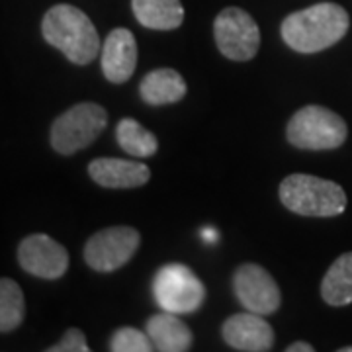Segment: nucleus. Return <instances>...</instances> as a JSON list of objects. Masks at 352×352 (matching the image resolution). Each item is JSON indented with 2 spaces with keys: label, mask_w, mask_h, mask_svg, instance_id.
<instances>
[{
  "label": "nucleus",
  "mask_w": 352,
  "mask_h": 352,
  "mask_svg": "<svg viewBox=\"0 0 352 352\" xmlns=\"http://www.w3.org/2000/svg\"><path fill=\"white\" fill-rule=\"evenodd\" d=\"M351 18L335 2H321L289 14L282 22V39L300 53H317L335 45L349 32Z\"/></svg>",
  "instance_id": "nucleus-1"
},
{
  "label": "nucleus",
  "mask_w": 352,
  "mask_h": 352,
  "mask_svg": "<svg viewBox=\"0 0 352 352\" xmlns=\"http://www.w3.org/2000/svg\"><path fill=\"white\" fill-rule=\"evenodd\" d=\"M43 39L75 65H88L100 53V38L87 14L71 4L50 8L41 22Z\"/></svg>",
  "instance_id": "nucleus-2"
},
{
  "label": "nucleus",
  "mask_w": 352,
  "mask_h": 352,
  "mask_svg": "<svg viewBox=\"0 0 352 352\" xmlns=\"http://www.w3.org/2000/svg\"><path fill=\"white\" fill-rule=\"evenodd\" d=\"M278 192L284 208L305 217H335L346 210L344 190L319 176L289 175L282 180Z\"/></svg>",
  "instance_id": "nucleus-3"
},
{
  "label": "nucleus",
  "mask_w": 352,
  "mask_h": 352,
  "mask_svg": "<svg viewBox=\"0 0 352 352\" xmlns=\"http://www.w3.org/2000/svg\"><path fill=\"white\" fill-rule=\"evenodd\" d=\"M349 135V127L339 113L323 106H303L292 116L286 127L288 141L305 151H329L340 147Z\"/></svg>",
  "instance_id": "nucleus-4"
},
{
  "label": "nucleus",
  "mask_w": 352,
  "mask_h": 352,
  "mask_svg": "<svg viewBox=\"0 0 352 352\" xmlns=\"http://www.w3.org/2000/svg\"><path fill=\"white\" fill-rule=\"evenodd\" d=\"M108 126V112L100 104L80 102L63 112L51 126V147L61 155H75L88 147Z\"/></svg>",
  "instance_id": "nucleus-5"
},
{
  "label": "nucleus",
  "mask_w": 352,
  "mask_h": 352,
  "mask_svg": "<svg viewBox=\"0 0 352 352\" xmlns=\"http://www.w3.org/2000/svg\"><path fill=\"white\" fill-rule=\"evenodd\" d=\"M153 294L163 311L170 314H194L206 300V288L201 280L184 264H164L155 274Z\"/></svg>",
  "instance_id": "nucleus-6"
},
{
  "label": "nucleus",
  "mask_w": 352,
  "mask_h": 352,
  "mask_svg": "<svg viewBox=\"0 0 352 352\" xmlns=\"http://www.w3.org/2000/svg\"><path fill=\"white\" fill-rule=\"evenodd\" d=\"M214 38L217 50L231 61H251L261 47V30L249 12L229 6L215 16Z\"/></svg>",
  "instance_id": "nucleus-7"
},
{
  "label": "nucleus",
  "mask_w": 352,
  "mask_h": 352,
  "mask_svg": "<svg viewBox=\"0 0 352 352\" xmlns=\"http://www.w3.org/2000/svg\"><path fill=\"white\" fill-rule=\"evenodd\" d=\"M141 245L133 227H108L94 233L85 245V261L96 272H113L131 261Z\"/></svg>",
  "instance_id": "nucleus-8"
},
{
  "label": "nucleus",
  "mask_w": 352,
  "mask_h": 352,
  "mask_svg": "<svg viewBox=\"0 0 352 352\" xmlns=\"http://www.w3.org/2000/svg\"><path fill=\"white\" fill-rule=\"evenodd\" d=\"M233 292L241 305L252 314H276L282 303L276 280L258 264H241L233 274Z\"/></svg>",
  "instance_id": "nucleus-9"
},
{
  "label": "nucleus",
  "mask_w": 352,
  "mask_h": 352,
  "mask_svg": "<svg viewBox=\"0 0 352 352\" xmlns=\"http://www.w3.org/2000/svg\"><path fill=\"white\" fill-rule=\"evenodd\" d=\"M18 261L28 274L57 280L69 270V252L45 233L28 235L18 247Z\"/></svg>",
  "instance_id": "nucleus-10"
},
{
  "label": "nucleus",
  "mask_w": 352,
  "mask_h": 352,
  "mask_svg": "<svg viewBox=\"0 0 352 352\" xmlns=\"http://www.w3.org/2000/svg\"><path fill=\"white\" fill-rule=\"evenodd\" d=\"M223 340L231 349L243 352H266L274 346V329L268 325L264 315H231L221 327Z\"/></svg>",
  "instance_id": "nucleus-11"
},
{
  "label": "nucleus",
  "mask_w": 352,
  "mask_h": 352,
  "mask_svg": "<svg viewBox=\"0 0 352 352\" xmlns=\"http://www.w3.org/2000/svg\"><path fill=\"white\" fill-rule=\"evenodd\" d=\"M138 67V41L126 28H116L102 45V73L113 82L122 85L131 78Z\"/></svg>",
  "instance_id": "nucleus-12"
},
{
  "label": "nucleus",
  "mask_w": 352,
  "mask_h": 352,
  "mask_svg": "<svg viewBox=\"0 0 352 352\" xmlns=\"http://www.w3.org/2000/svg\"><path fill=\"white\" fill-rule=\"evenodd\" d=\"M88 175L104 188H139L149 182L151 168L138 161L102 157L88 164Z\"/></svg>",
  "instance_id": "nucleus-13"
},
{
  "label": "nucleus",
  "mask_w": 352,
  "mask_h": 352,
  "mask_svg": "<svg viewBox=\"0 0 352 352\" xmlns=\"http://www.w3.org/2000/svg\"><path fill=\"white\" fill-rule=\"evenodd\" d=\"M145 331L151 339L155 351L186 352L192 349V331L176 314L164 311L147 319Z\"/></svg>",
  "instance_id": "nucleus-14"
},
{
  "label": "nucleus",
  "mask_w": 352,
  "mask_h": 352,
  "mask_svg": "<svg viewBox=\"0 0 352 352\" xmlns=\"http://www.w3.org/2000/svg\"><path fill=\"white\" fill-rule=\"evenodd\" d=\"M186 80L175 69H155L143 76L139 92L149 106L176 104L186 96Z\"/></svg>",
  "instance_id": "nucleus-15"
},
{
  "label": "nucleus",
  "mask_w": 352,
  "mask_h": 352,
  "mask_svg": "<svg viewBox=\"0 0 352 352\" xmlns=\"http://www.w3.org/2000/svg\"><path fill=\"white\" fill-rule=\"evenodd\" d=\"M131 8L139 24L149 30H176L184 22L180 0H131Z\"/></svg>",
  "instance_id": "nucleus-16"
},
{
  "label": "nucleus",
  "mask_w": 352,
  "mask_h": 352,
  "mask_svg": "<svg viewBox=\"0 0 352 352\" xmlns=\"http://www.w3.org/2000/svg\"><path fill=\"white\" fill-rule=\"evenodd\" d=\"M321 298L333 307L352 303V252L340 254L329 266L327 274L321 282Z\"/></svg>",
  "instance_id": "nucleus-17"
},
{
  "label": "nucleus",
  "mask_w": 352,
  "mask_h": 352,
  "mask_svg": "<svg viewBox=\"0 0 352 352\" xmlns=\"http://www.w3.org/2000/svg\"><path fill=\"white\" fill-rule=\"evenodd\" d=\"M116 139L120 147L131 157H153L159 149L157 138L133 118L120 120L116 126Z\"/></svg>",
  "instance_id": "nucleus-18"
},
{
  "label": "nucleus",
  "mask_w": 352,
  "mask_h": 352,
  "mask_svg": "<svg viewBox=\"0 0 352 352\" xmlns=\"http://www.w3.org/2000/svg\"><path fill=\"white\" fill-rule=\"evenodd\" d=\"M25 302L22 288L10 280L0 278V333H10L22 325Z\"/></svg>",
  "instance_id": "nucleus-19"
},
{
  "label": "nucleus",
  "mask_w": 352,
  "mask_h": 352,
  "mask_svg": "<svg viewBox=\"0 0 352 352\" xmlns=\"http://www.w3.org/2000/svg\"><path fill=\"white\" fill-rule=\"evenodd\" d=\"M110 351L113 352H151L155 351L147 331L135 327L118 329L110 339Z\"/></svg>",
  "instance_id": "nucleus-20"
},
{
  "label": "nucleus",
  "mask_w": 352,
  "mask_h": 352,
  "mask_svg": "<svg viewBox=\"0 0 352 352\" xmlns=\"http://www.w3.org/2000/svg\"><path fill=\"white\" fill-rule=\"evenodd\" d=\"M50 352H88L90 346H88L87 337L80 329L71 327L63 335V339L59 340L57 344H53L47 349Z\"/></svg>",
  "instance_id": "nucleus-21"
},
{
  "label": "nucleus",
  "mask_w": 352,
  "mask_h": 352,
  "mask_svg": "<svg viewBox=\"0 0 352 352\" xmlns=\"http://www.w3.org/2000/svg\"><path fill=\"white\" fill-rule=\"evenodd\" d=\"M288 352H314V346L309 344V342H294V344H289L288 349H286Z\"/></svg>",
  "instance_id": "nucleus-22"
},
{
  "label": "nucleus",
  "mask_w": 352,
  "mask_h": 352,
  "mask_svg": "<svg viewBox=\"0 0 352 352\" xmlns=\"http://www.w3.org/2000/svg\"><path fill=\"white\" fill-rule=\"evenodd\" d=\"M340 352H352V346H346V349H340Z\"/></svg>",
  "instance_id": "nucleus-23"
}]
</instances>
